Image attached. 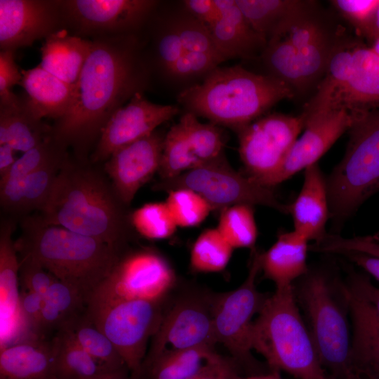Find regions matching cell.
<instances>
[{
	"label": "cell",
	"instance_id": "46",
	"mask_svg": "<svg viewBox=\"0 0 379 379\" xmlns=\"http://www.w3.org/2000/svg\"><path fill=\"white\" fill-rule=\"evenodd\" d=\"M19 281L22 290L44 295L51 285L58 280L39 262L27 256H20Z\"/></svg>",
	"mask_w": 379,
	"mask_h": 379
},
{
	"label": "cell",
	"instance_id": "18",
	"mask_svg": "<svg viewBox=\"0 0 379 379\" xmlns=\"http://www.w3.org/2000/svg\"><path fill=\"white\" fill-rule=\"evenodd\" d=\"M305 119V131L298 138L279 171L265 183L272 187L318 163L335 142L350 128L354 114L336 110L316 114Z\"/></svg>",
	"mask_w": 379,
	"mask_h": 379
},
{
	"label": "cell",
	"instance_id": "5",
	"mask_svg": "<svg viewBox=\"0 0 379 379\" xmlns=\"http://www.w3.org/2000/svg\"><path fill=\"white\" fill-rule=\"evenodd\" d=\"M250 343L272 372L284 371L297 379H331L302 320L293 285L276 288L267 298L252 323Z\"/></svg>",
	"mask_w": 379,
	"mask_h": 379
},
{
	"label": "cell",
	"instance_id": "57",
	"mask_svg": "<svg viewBox=\"0 0 379 379\" xmlns=\"http://www.w3.org/2000/svg\"><path fill=\"white\" fill-rule=\"evenodd\" d=\"M371 239L379 243V230L373 235H368Z\"/></svg>",
	"mask_w": 379,
	"mask_h": 379
},
{
	"label": "cell",
	"instance_id": "16",
	"mask_svg": "<svg viewBox=\"0 0 379 379\" xmlns=\"http://www.w3.org/2000/svg\"><path fill=\"white\" fill-rule=\"evenodd\" d=\"M179 112L175 105L156 104L136 93L105 126L91 154L93 164L105 162L120 148L155 131Z\"/></svg>",
	"mask_w": 379,
	"mask_h": 379
},
{
	"label": "cell",
	"instance_id": "28",
	"mask_svg": "<svg viewBox=\"0 0 379 379\" xmlns=\"http://www.w3.org/2000/svg\"><path fill=\"white\" fill-rule=\"evenodd\" d=\"M309 241L294 230L281 233L261 255V271L272 281L276 288L293 286L308 271L307 255Z\"/></svg>",
	"mask_w": 379,
	"mask_h": 379
},
{
	"label": "cell",
	"instance_id": "29",
	"mask_svg": "<svg viewBox=\"0 0 379 379\" xmlns=\"http://www.w3.org/2000/svg\"><path fill=\"white\" fill-rule=\"evenodd\" d=\"M92 41L60 29L45 39L41 47V67L73 88L91 48Z\"/></svg>",
	"mask_w": 379,
	"mask_h": 379
},
{
	"label": "cell",
	"instance_id": "8",
	"mask_svg": "<svg viewBox=\"0 0 379 379\" xmlns=\"http://www.w3.org/2000/svg\"><path fill=\"white\" fill-rule=\"evenodd\" d=\"M262 253L253 250L248 276L236 289L214 293L213 327L217 343L222 344L246 375L267 373L252 354L250 332L253 317L270 294L259 291L256 278L261 272Z\"/></svg>",
	"mask_w": 379,
	"mask_h": 379
},
{
	"label": "cell",
	"instance_id": "40",
	"mask_svg": "<svg viewBox=\"0 0 379 379\" xmlns=\"http://www.w3.org/2000/svg\"><path fill=\"white\" fill-rule=\"evenodd\" d=\"M67 147L51 137L24 152L0 181L22 179L54 161L67 157Z\"/></svg>",
	"mask_w": 379,
	"mask_h": 379
},
{
	"label": "cell",
	"instance_id": "24",
	"mask_svg": "<svg viewBox=\"0 0 379 379\" xmlns=\"http://www.w3.org/2000/svg\"><path fill=\"white\" fill-rule=\"evenodd\" d=\"M302 188L295 199L289 204L293 230L309 241L316 242L326 234L329 218V204L326 180L318 163L305 169Z\"/></svg>",
	"mask_w": 379,
	"mask_h": 379
},
{
	"label": "cell",
	"instance_id": "30",
	"mask_svg": "<svg viewBox=\"0 0 379 379\" xmlns=\"http://www.w3.org/2000/svg\"><path fill=\"white\" fill-rule=\"evenodd\" d=\"M52 137V126L38 118L24 97L14 105L0 107V145L25 152Z\"/></svg>",
	"mask_w": 379,
	"mask_h": 379
},
{
	"label": "cell",
	"instance_id": "39",
	"mask_svg": "<svg viewBox=\"0 0 379 379\" xmlns=\"http://www.w3.org/2000/svg\"><path fill=\"white\" fill-rule=\"evenodd\" d=\"M165 203L178 227L197 225L213 211L201 195L187 188L168 192Z\"/></svg>",
	"mask_w": 379,
	"mask_h": 379
},
{
	"label": "cell",
	"instance_id": "54",
	"mask_svg": "<svg viewBox=\"0 0 379 379\" xmlns=\"http://www.w3.org/2000/svg\"><path fill=\"white\" fill-rule=\"evenodd\" d=\"M378 37H379V4L374 15L371 29L368 39L372 41Z\"/></svg>",
	"mask_w": 379,
	"mask_h": 379
},
{
	"label": "cell",
	"instance_id": "14",
	"mask_svg": "<svg viewBox=\"0 0 379 379\" xmlns=\"http://www.w3.org/2000/svg\"><path fill=\"white\" fill-rule=\"evenodd\" d=\"M65 26L93 39L138 34L157 10L154 0H62ZM85 39V38H84Z\"/></svg>",
	"mask_w": 379,
	"mask_h": 379
},
{
	"label": "cell",
	"instance_id": "47",
	"mask_svg": "<svg viewBox=\"0 0 379 379\" xmlns=\"http://www.w3.org/2000/svg\"><path fill=\"white\" fill-rule=\"evenodd\" d=\"M44 305V295L29 291L21 290L20 308L30 338H43L41 335V315ZM45 339V338H44Z\"/></svg>",
	"mask_w": 379,
	"mask_h": 379
},
{
	"label": "cell",
	"instance_id": "20",
	"mask_svg": "<svg viewBox=\"0 0 379 379\" xmlns=\"http://www.w3.org/2000/svg\"><path fill=\"white\" fill-rule=\"evenodd\" d=\"M11 220L0 229V347L30 338L20 308V260L12 239Z\"/></svg>",
	"mask_w": 379,
	"mask_h": 379
},
{
	"label": "cell",
	"instance_id": "4",
	"mask_svg": "<svg viewBox=\"0 0 379 379\" xmlns=\"http://www.w3.org/2000/svg\"><path fill=\"white\" fill-rule=\"evenodd\" d=\"M294 96V91L277 79L235 65L216 67L201 82L184 89L178 101L186 112L237 132L278 102Z\"/></svg>",
	"mask_w": 379,
	"mask_h": 379
},
{
	"label": "cell",
	"instance_id": "25",
	"mask_svg": "<svg viewBox=\"0 0 379 379\" xmlns=\"http://www.w3.org/2000/svg\"><path fill=\"white\" fill-rule=\"evenodd\" d=\"M68 157L54 161L22 179L0 181V201L4 210L23 217L32 211L39 212L48 199Z\"/></svg>",
	"mask_w": 379,
	"mask_h": 379
},
{
	"label": "cell",
	"instance_id": "43",
	"mask_svg": "<svg viewBox=\"0 0 379 379\" xmlns=\"http://www.w3.org/2000/svg\"><path fill=\"white\" fill-rule=\"evenodd\" d=\"M331 3L359 35L368 39L379 0H333Z\"/></svg>",
	"mask_w": 379,
	"mask_h": 379
},
{
	"label": "cell",
	"instance_id": "48",
	"mask_svg": "<svg viewBox=\"0 0 379 379\" xmlns=\"http://www.w3.org/2000/svg\"><path fill=\"white\" fill-rule=\"evenodd\" d=\"M241 372L231 357L218 354L186 379H237Z\"/></svg>",
	"mask_w": 379,
	"mask_h": 379
},
{
	"label": "cell",
	"instance_id": "6",
	"mask_svg": "<svg viewBox=\"0 0 379 379\" xmlns=\"http://www.w3.org/2000/svg\"><path fill=\"white\" fill-rule=\"evenodd\" d=\"M348 131L345 154L326 178L335 232L379 192V107L354 114Z\"/></svg>",
	"mask_w": 379,
	"mask_h": 379
},
{
	"label": "cell",
	"instance_id": "3",
	"mask_svg": "<svg viewBox=\"0 0 379 379\" xmlns=\"http://www.w3.org/2000/svg\"><path fill=\"white\" fill-rule=\"evenodd\" d=\"M20 226L22 234L15 241L20 256L77 288L86 302L124 253L97 239L46 224L36 214L23 217Z\"/></svg>",
	"mask_w": 379,
	"mask_h": 379
},
{
	"label": "cell",
	"instance_id": "58",
	"mask_svg": "<svg viewBox=\"0 0 379 379\" xmlns=\"http://www.w3.org/2000/svg\"><path fill=\"white\" fill-rule=\"evenodd\" d=\"M348 379H366L360 375H358L357 374L352 375Z\"/></svg>",
	"mask_w": 379,
	"mask_h": 379
},
{
	"label": "cell",
	"instance_id": "2",
	"mask_svg": "<svg viewBox=\"0 0 379 379\" xmlns=\"http://www.w3.org/2000/svg\"><path fill=\"white\" fill-rule=\"evenodd\" d=\"M126 206L107 175L88 159L69 155L36 215L46 224L97 239L124 253L132 227Z\"/></svg>",
	"mask_w": 379,
	"mask_h": 379
},
{
	"label": "cell",
	"instance_id": "42",
	"mask_svg": "<svg viewBox=\"0 0 379 379\" xmlns=\"http://www.w3.org/2000/svg\"><path fill=\"white\" fill-rule=\"evenodd\" d=\"M44 299L62 314L65 324L84 312L86 308L84 296L74 287L60 280L51 285Z\"/></svg>",
	"mask_w": 379,
	"mask_h": 379
},
{
	"label": "cell",
	"instance_id": "7",
	"mask_svg": "<svg viewBox=\"0 0 379 379\" xmlns=\"http://www.w3.org/2000/svg\"><path fill=\"white\" fill-rule=\"evenodd\" d=\"M340 285L325 270L316 269L308 270L294 288L321 365L331 379H348L354 374L347 312L336 293Z\"/></svg>",
	"mask_w": 379,
	"mask_h": 379
},
{
	"label": "cell",
	"instance_id": "26",
	"mask_svg": "<svg viewBox=\"0 0 379 379\" xmlns=\"http://www.w3.org/2000/svg\"><path fill=\"white\" fill-rule=\"evenodd\" d=\"M20 85L31 111L39 119L58 120L64 117L72 104L74 88L43 69L40 65L22 69Z\"/></svg>",
	"mask_w": 379,
	"mask_h": 379
},
{
	"label": "cell",
	"instance_id": "51",
	"mask_svg": "<svg viewBox=\"0 0 379 379\" xmlns=\"http://www.w3.org/2000/svg\"><path fill=\"white\" fill-rule=\"evenodd\" d=\"M341 255L364 269L379 281V257L359 252H347Z\"/></svg>",
	"mask_w": 379,
	"mask_h": 379
},
{
	"label": "cell",
	"instance_id": "38",
	"mask_svg": "<svg viewBox=\"0 0 379 379\" xmlns=\"http://www.w3.org/2000/svg\"><path fill=\"white\" fill-rule=\"evenodd\" d=\"M131 222L138 234L153 240L168 238L178 227L165 202L143 205L131 215Z\"/></svg>",
	"mask_w": 379,
	"mask_h": 379
},
{
	"label": "cell",
	"instance_id": "12",
	"mask_svg": "<svg viewBox=\"0 0 379 379\" xmlns=\"http://www.w3.org/2000/svg\"><path fill=\"white\" fill-rule=\"evenodd\" d=\"M213 294L205 290H187L171 303H167L142 367L166 350L215 348L217 341L213 327Z\"/></svg>",
	"mask_w": 379,
	"mask_h": 379
},
{
	"label": "cell",
	"instance_id": "33",
	"mask_svg": "<svg viewBox=\"0 0 379 379\" xmlns=\"http://www.w3.org/2000/svg\"><path fill=\"white\" fill-rule=\"evenodd\" d=\"M218 354L208 347L166 350L142 367L141 379H186Z\"/></svg>",
	"mask_w": 379,
	"mask_h": 379
},
{
	"label": "cell",
	"instance_id": "27",
	"mask_svg": "<svg viewBox=\"0 0 379 379\" xmlns=\"http://www.w3.org/2000/svg\"><path fill=\"white\" fill-rule=\"evenodd\" d=\"M0 379H54L51 341L33 338L0 348Z\"/></svg>",
	"mask_w": 379,
	"mask_h": 379
},
{
	"label": "cell",
	"instance_id": "13",
	"mask_svg": "<svg viewBox=\"0 0 379 379\" xmlns=\"http://www.w3.org/2000/svg\"><path fill=\"white\" fill-rule=\"evenodd\" d=\"M304 128L301 114L273 113L238 130L239 152L246 175L265 186L282 166Z\"/></svg>",
	"mask_w": 379,
	"mask_h": 379
},
{
	"label": "cell",
	"instance_id": "10",
	"mask_svg": "<svg viewBox=\"0 0 379 379\" xmlns=\"http://www.w3.org/2000/svg\"><path fill=\"white\" fill-rule=\"evenodd\" d=\"M156 188L167 192L179 188L192 190L201 195L213 211L247 204L265 206L289 213V204L283 203L272 187L236 171L224 155L173 178L161 180Z\"/></svg>",
	"mask_w": 379,
	"mask_h": 379
},
{
	"label": "cell",
	"instance_id": "55",
	"mask_svg": "<svg viewBox=\"0 0 379 379\" xmlns=\"http://www.w3.org/2000/svg\"><path fill=\"white\" fill-rule=\"evenodd\" d=\"M237 379H284L282 378L279 373L277 372H267L265 373L246 375V376H239Z\"/></svg>",
	"mask_w": 379,
	"mask_h": 379
},
{
	"label": "cell",
	"instance_id": "41",
	"mask_svg": "<svg viewBox=\"0 0 379 379\" xmlns=\"http://www.w3.org/2000/svg\"><path fill=\"white\" fill-rule=\"evenodd\" d=\"M185 52L204 53L224 62L213 41L208 28L186 11L173 20Z\"/></svg>",
	"mask_w": 379,
	"mask_h": 379
},
{
	"label": "cell",
	"instance_id": "45",
	"mask_svg": "<svg viewBox=\"0 0 379 379\" xmlns=\"http://www.w3.org/2000/svg\"><path fill=\"white\" fill-rule=\"evenodd\" d=\"M14 53L9 50L0 52V107L16 105L21 99L12 92L13 87L20 85L22 78Z\"/></svg>",
	"mask_w": 379,
	"mask_h": 379
},
{
	"label": "cell",
	"instance_id": "37",
	"mask_svg": "<svg viewBox=\"0 0 379 379\" xmlns=\"http://www.w3.org/2000/svg\"><path fill=\"white\" fill-rule=\"evenodd\" d=\"M216 228L233 248H253L258 237L253 206L238 204L222 210Z\"/></svg>",
	"mask_w": 379,
	"mask_h": 379
},
{
	"label": "cell",
	"instance_id": "1",
	"mask_svg": "<svg viewBox=\"0 0 379 379\" xmlns=\"http://www.w3.org/2000/svg\"><path fill=\"white\" fill-rule=\"evenodd\" d=\"M67 114L55 120L52 137L74 157L86 160L114 114L148 87L151 67L138 34L91 39Z\"/></svg>",
	"mask_w": 379,
	"mask_h": 379
},
{
	"label": "cell",
	"instance_id": "34",
	"mask_svg": "<svg viewBox=\"0 0 379 379\" xmlns=\"http://www.w3.org/2000/svg\"><path fill=\"white\" fill-rule=\"evenodd\" d=\"M59 331L65 333L85 352L111 369L127 367L115 346L93 323L86 311L69 320Z\"/></svg>",
	"mask_w": 379,
	"mask_h": 379
},
{
	"label": "cell",
	"instance_id": "44",
	"mask_svg": "<svg viewBox=\"0 0 379 379\" xmlns=\"http://www.w3.org/2000/svg\"><path fill=\"white\" fill-rule=\"evenodd\" d=\"M154 44L158 66L168 76L174 64L185 52L171 20L159 29Z\"/></svg>",
	"mask_w": 379,
	"mask_h": 379
},
{
	"label": "cell",
	"instance_id": "17",
	"mask_svg": "<svg viewBox=\"0 0 379 379\" xmlns=\"http://www.w3.org/2000/svg\"><path fill=\"white\" fill-rule=\"evenodd\" d=\"M62 0H0L1 51H13L62 29Z\"/></svg>",
	"mask_w": 379,
	"mask_h": 379
},
{
	"label": "cell",
	"instance_id": "22",
	"mask_svg": "<svg viewBox=\"0 0 379 379\" xmlns=\"http://www.w3.org/2000/svg\"><path fill=\"white\" fill-rule=\"evenodd\" d=\"M221 15L208 29L224 61L261 55L267 41L251 27L235 0H215Z\"/></svg>",
	"mask_w": 379,
	"mask_h": 379
},
{
	"label": "cell",
	"instance_id": "53",
	"mask_svg": "<svg viewBox=\"0 0 379 379\" xmlns=\"http://www.w3.org/2000/svg\"><path fill=\"white\" fill-rule=\"evenodd\" d=\"M97 379H131L127 367L109 372Z\"/></svg>",
	"mask_w": 379,
	"mask_h": 379
},
{
	"label": "cell",
	"instance_id": "35",
	"mask_svg": "<svg viewBox=\"0 0 379 379\" xmlns=\"http://www.w3.org/2000/svg\"><path fill=\"white\" fill-rule=\"evenodd\" d=\"M260 57L268 75L286 84L295 95L306 91L298 51L285 36L268 41Z\"/></svg>",
	"mask_w": 379,
	"mask_h": 379
},
{
	"label": "cell",
	"instance_id": "31",
	"mask_svg": "<svg viewBox=\"0 0 379 379\" xmlns=\"http://www.w3.org/2000/svg\"><path fill=\"white\" fill-rule=\"evenodd\" d=\"M51 341L54 379H97L116 371L94 359L62 331L56 332Z\"/></svg>",
	"mask_w": 379,
	"mask_h": 379
},
{
	"label": "cell",
	"instance_id": "49",
	"mask_svg": "<svg viewBox=\"0 0 379 379\" xmlns=\"http://www.w3.org/2000/svg\"><path fill=\"white\" fill-rule=\"evenodd\" d=\"M345 285L352 293L367 302L379 317V288L372 284L368 276L352 272Z\"/></svg>",
	"mask_w": 379,
	"mask_h": 379
},
{
	"label": "cell",
	"instance_id": "52",
	"mask_svg": "<svg viewBox=\"0 0 379 379\" xmlns=\"http://www.w3.org/2000/svg\"><path fill=\"white\" fill-rule=\"evenodd\" d=\"M15 150L8 145H0V175L5 176L12 168L18 159L15 157Z\"/></svg>",
	"mask_w": 379,
	"mask_h": 379
},
{
	"label": "cell",
	"instance_id": "32",
	"mask_svg": "<svg viewBox=\"0 0 379 379\" xmlns=\"http://www.w3.org/2000/svg\"><path fill=\"white\" fill-rule=\"evenodd\" d=\"M251 27L267 41L277 37L281 29L309 1L235 0Z\"/></svg>",
	"mask_w": 379,
	"mask_h": 379
},
{
	"label": "cell",
	"instance_id": "36",
	"mask_svg": "<svg viewBox=\"0 0 379 379\" xmlns=\"http://www.w3.org/2000/svg\"><path fill=\"white\" fill-rule=\"evenodd\" d=\"M217 228L208 229L197 237L191 250L190 265L198 272H217L227 265L233 251Z\"/></svg>",
	"mask_w": 379,
	"mask_h": 379
},
{
	"label": "cell",
	"instance_id": "15",
	"mask_svg": "<svg viewBox=\"0 0 379 379\" xmlns=\"http://www.w3.org/2000/svg\"><path fill=\"white\" fill-rule=\"evenodd\" d=\"M222 129L212 123L200 122L186 112L167 132L159 169L161 180H169L224 155Z\"/></svg>",
	"mask_w": 379,
	"mask_h": 379
},
{
	"label": "cell",
	"instance_id": "11",
	"mask_svg": "<svg viewBox=\"0 0 379 379\" xmlns=\"http://www.w3.org/2000/svg\"><path fill=\"white\" fill-rule=\"evenodd\" d=\"M175 284L174 270L159 253L145 248L126 251L88 298L86 306L165 300Z\"/></svg>",
	"mask_w": 379,
	"mask_h": 379
},
{
	"label": "cell",
	"instance_id": "56",
	"mask_svg": "<svg viewBox=\"0 0 379 379\" xmlns=\"http://www.w3.org/2000/svg\"><path fill=\"white\" fill-rule=\"evenodd\" d=\"M369 47L379 56V37L372 41L371 46Z\"/></svg>",
	"mask_w": 379,
	"mask_h": 379
},
{
	"label": "cell",
	"instance_id": "9",
	"mask_svg": "<svg viewBox=\"0 0 379 379\" xmlns=\"http://www.w3.org/2000/svg\"><path fill=\"white\" fill-rule=\"evenodd\" d=\"M168 298L86 306V314L115 346L131 379H141L147 343L160 327Z\"/></svg>",
	"mask_w": 379,
	"mask_h": 379
},
{
	"label": "cell",
	"instance_id": "19",
	"mask_svg": "<svg viewBox=\"0 0 379 379\" xmlns=\"http://www.w3.org/2000/svg\"><path fill=\"white\" fill-rule=\"evenodd\" d=\"M164 139V136L155 131L117 150L105 162L104 171L126 206L159 171Z\"/></svg>",
	"mask_w": 379,
	"mask_h": 379
},
{
	"label": "cell",
	"instance_id": "23",
	"mask_svg": "<svg viewBox=\"0 0 379 379\" xmlns=\"http://www.w3.org/2000/svg\"><path fill=\"white\" fill-rule=\"evenodd\" d=\"M345 286L352 324L354 373L366 379H379V317L367 302Z\"/></svg>",
	"mask_w": 379,
	"mask_h": 379
},
{
	"label": "cell",
	"instance_id": "50",
	"mask_svg": "<svg viewBox=\"0 0 379 379\" xmlns=\"http://www.w3.org/2000/svg\"><path fill=\"white\" fill-rule=\"evenodd\" d=\"M183 5L187 13L208 29L221 15L215 0H186L183 1Z\"/></svg>",
	"mask_w": 379,
	"mask_h": 379
},
{
	"label": "cell",
	"instance_id": "21",
	"mask_svg": "<svg viewBox=\"0 0 379 379\" xmlns=\"http://www.w3.org/2000/svg\"><path fill=\"white\" fill-rule=\"evenodd\" d=\"M377 107H379V56L370 47L355 40L351 69L346 81L314 114L336 110L358 113Z\"/></svg>",
	"mask_w": 379,
	"mask_h": 379
}]
</instances>
